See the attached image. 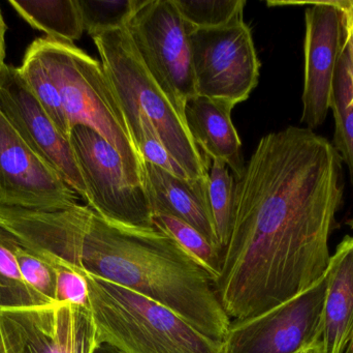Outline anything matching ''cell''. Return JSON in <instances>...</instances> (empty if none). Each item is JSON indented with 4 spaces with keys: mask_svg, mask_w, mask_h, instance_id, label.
Masks as SVG:
<instances>
[{
    "mask_svg": "<svg viewBox=\"0 0 353 353\" xmlns=\"http://www.w3.org/2000/svg\"><path fill=\"white\" fill-rule=\"evenodd\" d=\"M342 163L334 145L307 128L288 126L257 143L236 180L232 232L214 283L230 321L259 316L325 277Z\"/></svg>",
    "mask_w": 353,
    "mask_h": 353,
    "instance_id": "1",
    "label": "cell"
},
{
    "mask_svg": "<svg viewBox=\"0 0 353 353\" xmlns=\"http://www.w3.org/2000/svg\"><path fill=\"white\" fill-rule=\"evenodd\" d=\"M0 227L33 252L147 296L224 342L232 321L205 269L157 228L120 225L88 205L55 211L0 205Z\"/></svg>",
    "mask_w": 353,
    "mask_h": 353,
    "instance_id": "2",
    "label": "cell"
},
{
    "mask_svg": "<svg viewBox=\"0 0 353 353\" xmlns=\"http://www.w3.org/2000/svg\"><path fill=\"white\" fill-rule=\"evenodd\" d=\"M29 47L41 58L61 97L70 126L97 131L121 157L128 180L145 190V163L99 60L74 43L43 37Z\"/></svg>",
    "mask_w": 353,
    "mask_h": 353,
    "instance_id": "3",
    "label": "cell"
},
{
    "mask_svg": "<svg viewBox=\"0 0 353 353\" xmlns=\"http://www.w3.org/2000/svg\"><path fill=\"white\" fill-rule=\"evenodd\" d=\"M99 344L118 353H225L218 341L165 305L84 273Z\"/></svg>",
    "mask_w": 353,
    "mask_h": 353,
    "instance_id": "4",
    "label": "cell"
},
{
    "mask_svg": "<svg viewBox=\"0 0 353 353\" xmlns=\"http://www.w3.org/2000/svg\"><path fill=\"white\" fill-rule=\"evenodd\" d=\"M92 39L128 126L139 114L148 117L189 178L193 182L207 180L210 160L195 144L184 118L147 70L128 29L107 31Z\"/></svg>",
    "mask_w": 353,
    "mask_h": 353,
    "instance_id": "5",
    "label": "cell"
},
{
    "mask_svg": "<svg viewBox=\"0 0 353 353\" xmlns=\"http://www.w3.org/2000/svg\"><path fill=\"white\" fill-rule=\"evenodd\" d=\"M192 28L174 0H143L126 26L147 70L183 118L185 104L197 95L189 39Z\"/></svg>",
    "mask_w": 353,
    "mask_h": 353,
    "instance_id": "6",
    "label": "cell"
},
{
    "mask_svg": "<svg viewBox=\"0 0 353 353\" xmlns=\"http://www.w3.org/2000/svg\"><path fill=\"white\" fill-rule=\"evenodd\" d=\"M191 61L197 95L236 106L259 84L261 64L244 20L217 28H192Z\"/></svg>",
    "mask_w": 353,
    "mask_h": 353,
    "instance_id": "7",
    "label": "cell"
},
{
    "mask_svg": "<svg viewBox=\"0 0 353 353\" xmlns=\"http://www.w3.org/2000/svg\"><path fill=\"white\" fill-rule=\"evenodd\" d=\"M70 142L86 187V205L113 223L154 227L146 191L128 180L115 147L83 124L72 126Z\"/></svg>",
    "mask_w": 353,
    "mask_h": 353,
    "instance_id": "8",
    "label": "cell"
},
{
    "mask_svg": "<svg viewBox=\"0 0 353 353\" xmlns=\"http://www.w3.org/2000/svg\"><path fill=\"white\" fill-rule=\"evenodd\" d=\"M329 271L300 296L259 316L232 321L225 353H302L323 342Z\"/></svg>",
    "mask_w": 353,
    "mask_h": 353,
    "instance_id": "9",
    "label": "cell"
},
{
    "mask_svg": "<svg viewBox=\"0 0 353 353\" xmlns=\"http://www.w3.org/2000/svg\"><path fill=\"white\" fill-rule=\"evenodd\" d=\"M3 353H94L99 345L88 309L65 303L0 310Z\"/></svg>",
    "mask_w": 353,
    "mask_h": 353,
    "instance_id": "10",
    "label": "cell"
},
{
    "mask_svg": "<svg viewBox=\"0 0 353 353\" xmlns=\"http://www.w3.org/2000/svg\"><path fill=\"white\" fill-rule=\"evenodd\" d=\"M79 199L0 111V205L55 211L79 204Z\"/></svg>",
    "mask_w": 353,
    "mask_h": 353,
    "instance_id": "11",
    "label": "cell"
},
{
    "mask_svg": "<svg viewBox=\"0 0 353 353\" xmlns=\"http://www.w3.org/2000/svg\"><path fill=\"white\" fill-rule=\"evenodd\" d=\"M298 3L307 4L301 122L313 131L325 122L331 110L334 81L343 44L344 18L336 0Z\"/></svg>",
    "mask_w": 353,
    "mask_h": 353,
    "instance_id": "12",
    "label": "cell"
},
{
    "mask_svg": "<svg viewBox=\"0 0 353 353\" xmlns=\"http://www.w3.org/2000/svg\"><path fill=\"white\" fill-rule=\"evenodd\" d=\"M0 111L25 142L86 201V187L70 139L58 131L21 78L18 68L10 64L0 72Z\"/></svg>",
    "mask_w": 353,
    "mask_h": 353,
    "instance_id": "13",
    "label": "cell"
},
{
    "mask_svg": "<svg viewBox=\"0 0 353 353\" xmlns=\"http://www.w3.org/2000/svg\"><path fill=\"white\" fill-rule=\"evenodd\" d=\"M145 191L153 216H171L186 222L219 250L208 200L207 180H183L145 163Z\"/></svg>",
    "mask_w": 353,
    "mask_h": 353,
    "instance_id": "14",
    "label": "cell"
},
{
    "mask_svg": "<svg viewBox=\"0 0 353 353\" xmlns=\"http://www.w3.org/2000/svg\"><path fill=\"white\" fill-rule=\"evenodd\" d=\"M234 106L195 95L185 104L184 118L195 144L210 160H219L239 180L245 169L242 142L232 122Z\"/></svg>",
    "mask_w": 353,
    "mask_h": 353,
    "instance_id": "15",
    "label": "cell"
},
{
    "mask_svg": "<svg viewBox=\"0 0 353 353\" xmlns=\"http://www.w3.org/2000/svg\"><path fill=\"white\" fill-rule=\"evenodd\" d=\"M353 333V236L344 238L330 263L325 304V353H344Z\"/></svg>",
    "mask_w": 353,
    "mask_h": 353,
    "instance_id": "16",
    "label": "cell"
},
{
    "mask_svg": "<svg viewBox=\"0 0 353 353\" xmlns=\"http://www.w3.org/2000/svg\"><path fill=\"white\" fill-rule=\"evenodd\" d=\"M8 3L31 27L51 39L74 43L85 31L77 0H10Z\"/></svg>",
    "mask_w": 353,
    "mask_h": 353,
    "instance_id": "17",
    "label": "cell"
},
{
    "mask_svg": "<svg viewBox=\"0 0 353 353\" xmlns=\"http://www.w3.org/2000/svg\"><path fill=\"white\" fill-rule=\"evenodd\" d=\"M331 110L335 120L334 147L347 166L353 186V55L345 31L334 81Z\"/></svg>",
    "mask_w": 353,
    "mask_h": 353,
    "instance_id": "18",
    "label": "cell"
},
{
    "mask_svg": "<svg viewBox=\"0 0 353 353\" xmlns=\"http://www.w3.org/2000/svg\"><path fill=\"white\" fill-rule=\"evenodd\" d=\"M234 190L236 178L230 173L228 165L219 160H210L207 176L208 200L222 257L234 221Z\"/></svg>",
    "mask_w": 353,
    "mask_h": 353,
    "instance_id": "19",
    "label": "cell"
},
{
    "mask_svg": "<svg viewBox=\"0 0 353 353\" xmlns=\"http://www.w3.org/2000/svg\"><path fill=\"white\" fill-rule=\"evenodd\" d=\"M18 70L21 78L26 83L58 131L70 139L72 126L64 110L59 91L41 58L30 47L27 48Z\"/></svg>",
    "mask_w": 353,
    "mask_h": 353,
    "instance_id": "20",
    "label": "cell"
},
{
    "mask_svg": "<svg viewBox=\"0 0 353 353\" xmlns=\"http://www.w3.org/2000/svg\"><path fill=\"white\" fill-rule=\"evenodd\" d=\"M14 238L0 227V310L47 306L25 283L14 250Z\"/></svg>",
    "mask_w": 353,
    "mask_h": 353,
    "instance_id": "21",
    "label": "cell"
},
{
    "mask_svg": "<svg viewBox=\"0 0 353 353\" xmlns=\"http://www.w3.org/2000/svg\"><path fill=\"white\" fill-rule=\"evenodd\" d=\"M153 225L176 240L210 276L213 284L221 273L222 257L220 251L209 242L199 230L182 220L167 215H154Z\"/></svg>",
    "mask_w": 353,
    "mask_h": 353,
    "instance_id": "22",
    "label": "cell"
},
{
    "mask_svg": "<svg viewBox=\"0 0 353 353\" xmlns=\"http://www.w3.org/2000/svg\"><path fill=\"white\" fill-rule=\"evenodd\" d=\"M83 26L91 37L126 28L143 0H77Z\"/></svg>",
    "mask_w": 353,
    "mask_h": 353,
    "instance_id": "23",
    "label": "cell"
},
{
    "mask_svg": "<svg viewBox=\"0 0 353 353\" xmlns=\"http://www.w3.org/2000/svg\"><path fill=\"white\" fill-rule=\"evenodd\" d=\"M193 28H217L244 20L245 0H174Z\"/></svg>",
    "mask_w": 353,
    "mask_h": 353,
    "instance_id": "24",
    "label": "cell"
},
{
    "mask_svg": "<svg viewBox=\"0 0 353 353\" xmlns=\"http://www.w3.org/2000/svg\"><path fill=\"white\" fill-rule=\"evenodd\" d=\"M14 250L21 274L27 286L48 305L57 303L56 274L53 267L45 259L20 244L16 238Z\"/></svg>",
    "mask_w": 353,
    "mask_h": 353,
    "instance_id": "25",
    "label": "cell"
},
{
    "mask_svg": "<svg viewBox=\"0 0 353 353\" xmlns=\"http://www.w3.org/2000/svg\"><path fill=\"white\" fill-rule=\"evenodd\" d=\"M34 253L48 261L55 271L57 303H65L88 309L89 288L84 274L51 255Z\"/></svg>",
    "mask_w": 353,
    "mask_h": 353,
    "instance_id": "26",
    "label": "cell"
},
{
    "mask_svg": "<svg viewBox=\"0 0 353 353\" xmlns=\"http://www.w3.org/2000/svg\"><path fill=\"white\" fill-rule=\"evenodd\" d=\"M338 6L341 8L344 18V30L350 39L353 55V0H336Z\"/></svg>",
    "mask_w": 353,
    "mask_h": 353,
    "instance_id": "27",
    "label": "cell"
},
{
    "mask_svg": "<svg viewBox=\"0 0 353 353\" xmlns=\"http://www.w3.org/2000/svg\"><path fill=\"white\" fill-rule=\"evenodd\" d=\"M8 30L6 21L2 16L1 10H0V72H1L3 66H6L4 58H6V35Z\"/></svg>",
    "mask_w": 353,
    "mask_h": 353,
    "instance_id": "28",
    "label": "cell"
},
{
    "mask_svg": "<svg viewBox=\"0 0 353 353\" xmlns=\"http://www.w3.org/2000/svg\"><path fill=\"white\" fill-rule=\"evenodd\" d=\"M302 353H325V347H323V342H321V343L312 346V347L305 350V352Z\"/></svg>",
    "mask_w": 353,
    "mask_h": 353,
    "instance_id": "29",
    "label": "cell"
},
{
    "mask_svg": "<svg viewBox=\"0 0 353 353\" xmlns=\"http://www.w3.org/2000/svg\"><path fill=\"white\" fill-rule=\"evenodd\" d=\"M94 353H118L116 350H114L113 348L110 347V346L105 345V344H99L97 346V350H95Z\"/></svg>",
    "mask_w": 353,
    "mask_h": 353,
    "instance_id": "30",
    "label": "cell"
},
{
    "mask_svg": "<svg viewBox=\"0 0 353 353\" xmlns=\"http://www.w3.org/2000/svg\"><path fill=\"white\" fill-rule=\"evenodd\" d=\"M344 353H353V333L352 338H350V342H348L347 347H346Z\"/></svg>",
    "mask_w": 353,
    "mask_h": 353,
    "instance_id": "31",
    "label": "cell"
},
{
    "mask_svg": "<svg viewBox=\"0 0 353 353\" xmlns=\"http://www.w3.org/2000/svg\"><path fill=\"white\" fill-rule=\"evenodd\" d=\"M0 353H3V348H2L1 338H0Z\"/></svg>",
    "mask_w": 353,
    "mask_h": 353,
    "instance_id": "32",
    "label": "cell"
}]
</instances>
